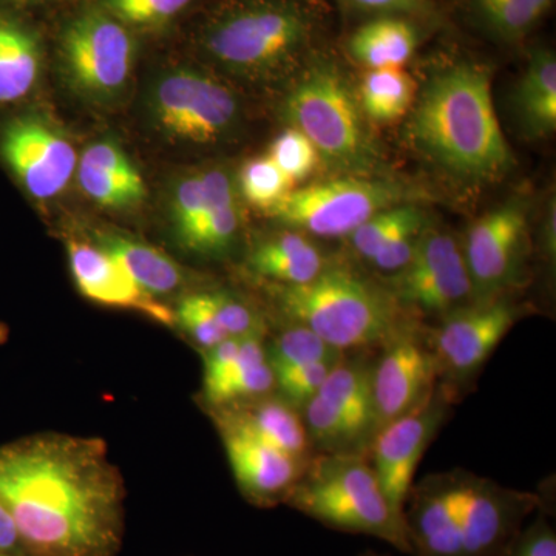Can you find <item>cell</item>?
Masks as SVG:
<instances>
[{
  "mask_svg": "<svg viewBox=\"0 0 556 556\" xmlns=\"http://www.w3.org/2000/svg\"><path fill=\"white\" fill-rule=\"evenodd\" d=\"M500 556H556V533L547 514L541 511L532 525L519 530Z\"/></svg>",
  "mask_w": 556,
  "mask_h": 556,
  "instance_id": "41",
  "label": "cell"
},
{
  "mask_svg": "<svg viewBox=\"0 0 556 556\" xmlns=\"http://www.w3.org/2000/svg\"><path fill=\"white\" fill-rule=\"evenodd\" d=\"M328 265L320 249L295 230L260 241L248 257L249 270L277 287L308 283Z\"/></svg>",
  "mask_w": 556,
  "mask_h": 556,
  "instance_id": "23",
  "label": "cell"
},
{
  "mask_svg": "<svg viewBox=\"0 0 556 556\" xmlns=\"http://www.w3.org/2000/svg\"><path fill=\"white\" fill-rule=\"evenodd\" d=\"M479 24L490 35L518 43L543 21L554 0H468Z\"/></svg>",
  "mask_w": 556,
  "mask_h": 556,
  "instance_id": "31",
  "label": "cell"
},
{
  "mask_svg": "<svg viewBox=\"0 0 556 556\" xmlns=\"http://www.w3.org/2000/svg\"><path fill=\"white\" fill-rule=\"evenodd\" d=\"M206 185L203 172L179 178L172 188L169 214L175 236L182 248L189 249L199 233L206 211Z\"/></svg>",
  "mask_w": 556,
  "mask_h": 556,
  "instance_id": "33",
  "label": "cell"
},
{
  "mask_svg": "<svg viewBox=\"0 0 556 556\" xmlns=\"http://www.w3.org/2000/svg\"><path fill=\"white\" fill-rule=\"evenodd\" d=\"M409 195L404 185L386 177H339L292 189L269 215L305 236L348 239L379 212L412 203Z\"/></svg>",
  "mask_w": 556,
  "mask_h": 556,
  "instance_id": "9",
  "label": "cell"
},
{
  "mask_svg": "<svg viewBox=\"0 0 556 556\" xmlns=\"http://www.w3.org/2000/svg\"><path fill=\"white\" fill-rule=\"evenodd\" d=\"M517 109L521 123L533 137L554 134L556 127L555 53L536 47L519 80Z\"/></svg>",
  "mask_w": 556,
  "mask_h": 556,
  "instance_id": "29",
  "label": "cell"
},
{
  "mask_svg": "<svg viewBox=\"0 0 556 556\" xmlns=\"http://www.w3.org/2000/svg\"><path fill=\"white\" fill-rule=\"evenodd\" d=\"M268 156L292 182L308 178L320 163L313 142L294 127L278 135Z\"/></svg>",
  "mask_w": 556,
  "mask_h": 556,
  "instance_id": "35",
  "label": "cell"
},
{
  "mask_svg": "<svg viewBox=\"0 0 556 556\" xmlns=\"http://www.w3.org/2000/svg\"><path fill=\"white\" fill-rule=\"evenodd\" d=\"M407 135L417 152L453 177L492 182L515 164L485 65L459 61L430 76L415 101Z\"/></svg>",
  "mask_w": 556,
  "mask_h": 556,
  "instance_id": "2",
  "label": "cell"
},
{
  "mask_svg": "<svg viewBox=\"0 0 556 556\" xmlns=\"http://www.w3.org/2000/svg\"><path fill=\"white\" fill-rule=\"evenodd\" d=\"M317 394L345 417L369 448L376 437L371 362L365 357L343 356L329 371Z\"/></svg>",
  "mask_w": 556,
  "mask_h": 556,
  "instance_id": "25",
  "label": "cell"
},
{
  "mask_svg": "<svg viewBox=\"0 0 556 556\" xmlns=\"http://www.w3.org/2000/svg\"><path fill=\"white\" fill-rule=\"evenodd\" d=\"M424 334L413 320L380 348L372 364L376 433L422 404L438 386L437 357Z\"/></svg>",
  "mask_w": 556,
  "mask_h": 556,
  "instance_id": "16",
  "label": "cell"
},
{
  "mask_svg": "<svg viewBox=\"0 0 556 556\" xmlns=\"http://www.w3.org/2000/svg\"><path fill=\"white\" fill-rule=\"evenodd\" d=\"M212 417L241 495L260 508L287 504L306 463L278 452L225 417Z\"/></svg>",
  "mask_w": 556,
  "mask_h": 556,
  "instance_id": "17",
  "label": "cell"
},
{
  "mask_svg": "<svg viewBox=\"0 0 556 556\" xmlns=\"http://www.w3.org/2000/svg\"><path fill=\"white\" fill-rule=\"evenodd\" d=\"M427 226L426 211L412 201L379 212L348 240L358 257L391 276L407 265Z\"/></svg>",
  "mask_w": 556,
  "mask_h": 556,
  "instance_id": "20",
  "label": "cell"
},
{
  "mask_svg": "<svg viewBox=\"0 0 556 556\" xmlns=\"http://www.w3.org/2000/svg\"><path fill=\"white\" fill-rule=\"evenodd\" d=\"M10 338V329L7 325L0 324V346Z\"/></svg>",
  "mask_w": 556,
  "mask_h": 556,
  "instance_id": "44",
  "label": "cell"
},
{
  "mask_svg": "<svg viewBox=\"0 0 556 556\" xmlns=\"http://www.w3.org/2000/svg\"><path fill=\"white\" fill-rule=\"evenodd\" d=\"M25 555L16 522L0 501V555Z\"/></svg>",
  "mask_w": 556,
  "mask_h": 556,
  "instance_id": "42",
  "label": "cell"
},
{
  "mask_svg": "<svg viewBox=\"0 0 556 556\" xmlns=\"http://www.w3.org/2000/svg\"><path fill=\"white\" fill-rule=\"evenodd\" d=\"M146 113L167 141L199 148L226 141L241 123L237 94L217 76L193 67L161 72L150 84Z\"/></svg>",
  "mask_w": 556,
  "mask_h": 556,
  "instance_id": "7",
  "label": "cell"
},
{
  "mask_svg": "<svg viewBox=\"0 0 556 556\" xmlns=\"http://www.w3.org/2000/svg\"><path fill=\"white\" fill-rule=\"evenodd\" d=\"M0 556H27V555H13V554H5V555H0Z\"/></svg>",
  "mask_w": 556,
  "mask_h": 556,
  "instance_id": "46",
  "label": "cell"
},
{
  "mask_svg": "<svg viewBox=\"0 0 556 556\" xmlns=\"http://www.w3.org/2000/svg\"><path fill=\"white\" fill-rule=\"evenodd\" d=\"M175 320L197 345L203 348V351L211 350L230 339L219 327L217 317L208 305L206 292L190 294L182 299L175 311Z\"/></svg>",
  "mask_w": 556,
  "mask_h": 556,
  "instance_id": "36",
  "label": "cell"
},
{
  "mask_svg": "<svg viewBox=\"0 0 556 556\" xmlns=\"http://www.w3.org/2000/svg\"><path fill=\"white\" fill-rule=\"evenodd\" d=\"M358 556H388V555L379 554V552H375V551H367V552H364V554H361Z\"/></svg>",
  "mask_w": 556,
  "mask_h": 556,
  "instance_id": "45",
  "label": "cell"
},
{
  "mask_svg": "<svg viewBox=\"0 0 556 556\" xmlns=\"http://www.w3.org/2000/svg\"><path fill=\"white\" fill-rule=\"evenodd\" d=\"M0 160L35 200L56 199L76 175L78 153L56 126L33 113L17 115L0 129Z\"/></svg>",
  "mask_w": 556,
  "mask_h": 556,
  "instance_id": "15",
  "label": "cell"
},
{
  "mask_svg": "<svg viewBox=\"0 0 556 556\" xmlns=\"http://www.w3.org/2000/svg\"><path fill=\"white\" fill-rule=\"evenodd\" d=\"M78 185L98 206L124 211L146 199V182L118 142L100 139L80 153L76 167Z\"/></svg>",
  "mask_w": 556,
  "mask_h": 556,
  "instance_id": "21",
  "label": "cell"
},
{
  "mask_svg": "<svg viewBox=\"0 0 556 556\" xmlns=\"http://www.w3.org/2000/svg\"><path fill=\"white\" fill-rule=\"evenodd\" d=\"M386 287L402 308L444 318L475 302L463 247L444 230L424 229L407 265Z\"/></svg>",
  "mask_w": 556,
  "mask_h": 556,
  "instance_id": "11",
  "label": "cell"
},
{
  "mask_svg": "<svg viewBox=\"0 0 556 556\" xmlns=\"http://www.w3.org/2000/svg\"><path fill=\"white\" fill-rule=\"evenodd\" d=\"M126 500L102 439L36 433L0 445V501L27 556H118Z\"/></svg>",
  "mask_w": 556,
  "mask_h": 556,
  "instance_id": "1",
  "label": "cell"
},
{
  "mask_svg": "<svg viewBox=\"0 0 556 556\" xmlns=\"http://www.w3.org/2000/svg\"><path fill=\"white\" fill-rule=\"evenodd\" d=\"M208 305L217 317L219 327L228 338H247L262 334L263 327L255 311L228 292H206Z\"/></svg>",
  "mask_w": 556,
  "mask_h": 556,
  "instance_id": "39",
  "label": "cell"
},
{
  "mask_svg": "<svg viewBox=\"0 0 556 556\" xmlns=\"http://www.w3.org/2000/svg\"><path fill=\"white\" fill-rule=\"evenodd\" d=\"M289 127L313 142L318 160L343 177H382V150L369 129L357 91L338 62L314 51L283 104Z\"/></svg>",
  "mask_w": 556,
  "mask_h": 556,
  "instance_id": "4",
  "label": "cell"
},
{
  "mask_svg": "<svg viewBox=\"0 0 556 556\" xmlns=\"http://www.w3.org/2000/svg\"><path fill=\"white\" fill-rule=\"evenodd\" d=\"M420 24L402 16H376L351 33L348 53L368 70L404 67L420 43Z\"/></svg>",
  "mask_w": 556,
  "mask_h": 556,
  "instance_id": "24",
  "label": "cell"
},
{
  "mask_svg": "<svg viewBox=\"0 0 556 556\" xmlns=\"http://www.w3.org/2000/svg\"><path fill=\"white\" fill-rule=\"evenodd\" d=\"M456 399L457 394L452 388L438 382L422 404L380 428L369 445V464L388 503L402 517L416 468L428 445L448 419Z\"/></svg>",
  "mask_w": 556,
  "mask_h": 556,
  "instance_id": "13",
  "label": "cell"
},
{
  "mask_svg": "<svg viewBox=\"0 0 556 556\" xmlns=\"http://www.w3.org/2000/svg\"><path fill=\"white\" fill-rule=\"evenodd\" d=\"M356 91L369 121L394 123L415 104L416 80L404 67L368 70Z\"/></svg>",
  "mask_w": 556,
  "mask_h": 556,
  "instance_id": "30",
  "label": "cell"
},
{
  "mask_svg": "<svg viewBox=\"0 0 556 556\" xmlns=\"http://www.w3.org/2000/svg\"><path fill=\"white\" fill-rule=\"evenodd\" d=\"M285 455L308 463L314 455L302 413L281 396H263L212 409Z\"/></svg>",
  "mask_w": 556,
  "mask_h": 556,
  "instance_id": "22",
  "label": "cell"
},
{
  "mask_svg": "<svg viewBox=\"0 0 556 556\" xmlns=\"http://www.w3.org/2000/svg\"><path fill=\"white\" fill-rule=\"evenodd\" d=\"M70 273L80 295L109 308L135 311L141 316L174 327L175 311L135 283L134 278L97 243L67 241Z\"/></svg>",
  "mask_w": 556,
  "mask_h": 556,
  "instance_id": "18",
  "label": "cell"
},
{
  "mask_svg": "<svg viewBox=\"0 0 556 556\" xmlns=\"http://www.w3.org/2000/svg\"><path fill=\"white\" fill-rule=\"evenodd\" d=\"M555 200L548 204L546 215L543 219V230H541V248L548 262H555L556 252V217Z\"/></svg>",
  "mask_w": 556,
  "mask_h": 556,
  "instance_id": "43",
  "label": "cell"
},
{
  "mask_svg": "<svg viewBox=\"0 0 556 556\" xmlns=\"http://www.w3.org/2000/svg\"><path fill=\"white\" fill-rule=\"evenodd\" d=\"M60 65L68 89L94 105H113L129 89L135 42L129 28L102 7L70 17L60 36Z\"/></svg>",
  "mask_w": 556,
  "mask_h": 556,
  "instance_id": "8",
  "label": "cell"
},
{
  "mask_svg": "<svg viewBox=\"0 0 556 556\" xmlns=\"http://www.w3.org/2000/svg\"><path fill=\"white\" fill-rule=\"evenodd\" d=\"M206 211L199 233L188 251L204 257H218L230 251L239 237L241 212L236 181L225 169L203 172Z\"/></svg>",
  "mask_w": 556,
  "mask_h": 556,
  "instance_id": "26",
  "label": "cell"
},
{
  "mask_svg": "<svg viewBox=\"0 0 556 556\" xmlns=\"http://www.w3.org/2000/svg\"><path fill=\"white\" fill-rule=\"evenodd\" d=\"M324 25L314 0H225L197 31V49L218 72L270 83L299 72Z\"/></svg>",
  "mask_w": 556,
  "mask_h": 556,
  "instance_id": "3",
  "label": "cell"
},
{
  "mask_svg": "<svg viewBox=\"0 0 556 556\" xmlns=\"http://www.w3.org/2000/svg\"><path fill=\"white\" fill-rule=\"evenodd\" d=\"M94 243L153 298L169 295L185 285L182 269L160 249L116 232L97 233Z\"/></svg>",
  "mask_w": 556,
  "mask_h": 556,
  "instance_id": "27",
  "label": "cell"
},
{
  "mask_svg": "<svg viewBox=\"0 0 556 556\" xmlns=\"http://www.w3.org/2000/svg\"><path fill=\"white\" fill-rule=\"evenodd\" d=\"M240 192L249 204L270 211L291 192L294 182L269 156L248 161L240 172Z\"/></svg>",
  "mask_w": 556,
  "mask_h": 556,
  "instance_id": "34",
  "label": "cell"
},
{
  "mask_svg": "<svg viewBox=\"0 0 556 556\" xmlns=\"http://www.w3.org/2000/svg\"><path fill=\"white\" fill-rule=\"evenodd\" d=\"M266 353L274 372L316 362L339 361L345 356V353L329 345L311 329L292 324L278 332L270 345L266 346Z\"/></svg>",
  "mask_w": 556,
  "mask_h": 556,
  "instance_id": "32",
  "label": "cell"
},
{
  "mask_svg": "<svg viewBox=\"0 0 556 556\" xmlns=\"http://www.w3.org/2000/svg\"><path fill=\"white\" fill-rule=\"evenodd\" d=\"M287 506L339 532L379 538L413 554L405 519L388 503L364 455L314 453Z\"/></svg>",
  "mask_w": 556,
  "mask_h": 556,
  "instance_id": "6",
  "label": "cell"
},
{
  "mask_svg": "<svg viewBox=\"0 0 556 556\" xmlns=\"http://www.w3.org/2000/svg\"><path fill=\"white\" fill-rule=\"evenodd\" d=\"M351 10L376 16H402L417 24H437L439 11L431 0H342Z\"/></svg>",
  "mask_w": 556,
  "mask_h": 556,
  "instance_id": "40",
  "label": "cell"
},
{
  "mask_svg": "<svg viewBox=\"0 0 556 556\" xmlns=\"http://www.w3.org/2000/svg\"><path fill=\"white\" fill-rule=\"evenodd\" d=\"M527 251L529 217L522 201H507L478 218L463 247L473 299L500 298L518 287Z\"/></svg>",
  "mask_w": 556,
  "mask_h": 556,
  "instance_id": "14",
  "label": "cell"
},
{
  "mask_svg": "<svg viewBox=\"0 0 556 556\" xmlns=\"http://www.w3.org/2000/svg\"><path fill=\"white\" fill-rule=\"evenodd\" d=\"M464 556H500L532 511L544 507L536 493L519 492L468 471H450Z\"/></svg>",
  "mask_w": 556,
  "mask_h": 556,
  "instance_id": "12",
  "label": "cell"
},
{
  "mask_svg": "<svg viewBox=\"0 0 556 556\" xmlns=\"http://www.w3.org/2000/svg\"><path fill=\"white\" fill-rule=\"evenodd\" d=\"M339 361L316 362V364L274 372L276 390L285 401L302 409L311 397L316 396L321 383Z\"/></svg>",
  "mask_w": 556,
  "mask_h": 556,
  "instance_id": "38",
  "label": "cell"
},
{
  "mask_svg": "<svg viewBox=\"0 0 556 556\" xmlns=\"http://www.w3.org/2000/svg\"><path fill=\"white\" fill-rule=\"evenodd\" d=\"M273 287L277 308L288 324L311 329L342 353L382 348L415 320L386 285L343 266L328 265L308 283Z\"/></svg>",
  "mask_w": 556,
  "mask_h": 556,
  "instance_id": "5",
  "label": "cell"
},
{
  "mask_svg": "<svg viewBox=\"0 0 556 556\" xmlns=\"http://www.w3.org/2000/svg\"><path fill=\"white\" fill-rule=\"evenodd\" d=\"M193 0H102V9L126 27H156L188 9Z\"/></svg>",
  "mask_w": 556,
  "mask_h": 556,
  "instance_id": "37",
  "label": "cell"
},
{
  "mask_svg": "<svg viewBox=\"0 0 556 556\" xmlns=\"http://www.w3.org/2000/svg\"><path fill=\"white\" fill-rule=\"evenodd\" d=\"M525 309L506 294L475 300L441 318L428 339L437 357L439 382L460 396L464 387L477 379L493 351L525 316Z\"/></svg>",
  "mask_w": 556,
  "mask_h": 556,
  "instance_id": "10",
  "label": "cell"
},
{
  "mask_svg": "<svg viewBox=\"0 0 556 556\" xmlns=\"http://www.w3.org/2000/svg\"><path fill=\"white\" fill-rule=\"evenodd\" d=\"M42 68L39 40L20 22L0 17V104L31 93Z\"/></svg>",
  "mask_w": 556,
  "mask_h": 556,
  "instance_id": "28",
  "label": "cell"
},
{
  "mask_svg": "<svg viewBox=\"0 0 556 556\" xmlns=\"http://www.w3.org/2000/svg\"><path fill=\"white\" fill-rule=\"evenodd\" d=\"M404 519L413 556H464L450 471L412 485Z\"/></svg>",
  "mask_w": 556,
  "mask_h": 556,
  "instance_id": "19",
  "label": "cell"
}]
</instances>
